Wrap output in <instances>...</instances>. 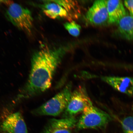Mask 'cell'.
I'll return each mask as SVG.
<instances>
[{
	"mask_svg": "<svg viewBox=\"0 0 133 133\" xmlns=\"http://www.w3.org/2000/svg\"><path fill=\"white\" fill-rule=\"evenodd\" d=\"M64 52L62 49L46 46L35 53L27 82L18 93L15 102L31 98L49 89Z\"/></svg>",
	"mask_w": 133,
	"mask_h": 133,
	"instance_id": "1",
	"label": "cell"
},
{
	"mask_svg": "<svg viewBox=\"0 0 133 133\" xmlns=\"http://www.w3.org/2000/svg\"><path fill=\"white\" fill-rule=\"evenodd\" d=\"M72 85L69 83L60 92L37 109L31 111L36 116H57L64 112L71 97Z\"/></svg>",
	"mask_w": 133,
	"mask_h": 133,
	"instance_id": "2",
	"label": "cell"
},
{
	"mask_svg": "<svg viewBox=\"0 0 133 133\" xmlns=\"http://www.w3.org/2000/svg\"><path fill=\"white\" fill-rule=\"evenodd\" d=\"M78 121L76 127L78 130L102 128L112 120L109 114L93 105L85 108Z\"/></svg>",
	"mask_w": 133,
	"mask_h": 133,
	"instance_id": "3",
	"label": "cell"
},
{
	"mask_svg": "<svg viewBox=\"0 0 133 133\" xmlns=\"http://www.w3.org/2000/svg\"><path fill=\"white\" fill-rule=\"evenodd\" d=\"M6 14L8 19L15 26L30 34L32 29L33 19L29 9L16 3H11L8 6Z\"/></svg>",
	"mask_w": 133,
	"mask_h": 133,
	"instance_id": "4",
	"label": "cell"
},
{
	"mask_svg": "<svg viewBox=\"0 0 133 133\" xmlns=\"http://www.w3.org/2000/svg\"><path fill=\"white\" fill-rule=\"evenodd\" d=\"M92 104L84 87L79 86L71 94L67 106L63 112L64 118L74 117Z\"/></svg>",
	"mask_w": 133,
	"mask_h": 133,
	"instance_id": "5",
	"label": "cell"
},
{
	"mask_svg": "<svg viewBox=\"0 0 133 133\" xmlns=\"http://www.w3.org/2000/svg\"><path fill=\"white\" fill-rule=\"evenodd\" d=\"M0 132L2 133H28L21 113H13L6 116L0 125Z\"/></svg>",
	"mask_w": 133,
	"mask_h": 133,
	"instance_id": "6",
	"label": "cell"
},
{
	"mask_svg": "<svg viewBox=\"0 0 133 133\" xmlns=\"http://www.w3.org/2000/svg\"><path fill=\"white\" fill-rule=\"evenodd\" d=\"M86 19L91 24L99 25L109 21L107 2L104 0L96 1L88 10Z\"/></svg>",
	"mask_w": 133,
	"mask_h": 133,
	"instance_id": "7",
	"label": "cell"
},
{
	"mask_svg": "<svg viewBox=\"0 0 133 133\" xmlns=\"http://www.w3.org/2000/svg\"><path fill=\"white\" fill-rule=\"evenodd\" d=\"M78 120L74 117L50 119L43 133H71Z\"/></svg>",
	"mask_w": 133,
	"mask_h": 133,
	"instance_id": "8",
	"label": "cell"
},
{
	"mask_svg": "<svg viewBox=\"0 0 133 133\" xmlns=\"http://www.w3.org/2000/svg\"><path fill=\"white\" fill-rule=\"evenodd\" d=\"M101 79L116 91L128 96H133V77L105 76Z\"/></svg>",
	"mask_w": 133,
	"mask_h": 133,
	"instance_id": "9",
	"label": "cell"
},
{
	"mask_svg": "<svg viewBox=\"0 0 133 133\" xmlns=\"http://www.w3.org/2000/svg\"><path fill=\"white\" fill-rule=\"evenodd\" d=\"M110 24L117 23L127 14L122 1H106Z\"/></svg>",
	"mask_w": 133,
	"mask_h": 133,
	"instance_id": "10",
	"label": "cell"
},
{
	"mask_svg": "<svg viewBox=\"0 0 133 133\" xmlns=\"http://www.w3.org/2000/svg\"><path fill=\"white\" fill-rule=\"evenodd\" d=\"M51 2H46L41 5L43 12L46 16L52 19L61 17L70 19L64 8L57 3Z\"/></svg>",
	"mask_w": 133,
	"mask_h": 133,
	"instance_id": "11",
	"label": "cell"
},
{
	"mask_svg": "<svg viewBox=\"0 0 133 133\" xmlns=\"http://www.w3.org/2000/svg\"><path fill=\"white\" fill-rule=\"evenodd\" d=\"M117 24L118 31L121 38L133 41V17L127 14Z\"/></svg>",
	"mask_w": 133,
	"mask_h": 133,
	"instance_id": "12",
	"label": "cell"
},
{
	"mask_svg": "<svg viewBox=\"0 0 133 133\" xmlns=\"http://www.w3.org/2000/svg\"><path fill=\"white\" fill-rule=\"evenodd\" d=\"M53 1L60 5L65 9L70 19L72 17H77L80 13L79 5L76 1Z\"/></svg>",
	"mask_w": 133,
	"mask_h": 133,
	"instance_id": "13",
	"label": "cell"
},
{
	"mask_svg": "<svg viewBox=\"0 0 133 133\" xmlns=\"http://www.w3.org/2000/svg\"><path fill=\"white\" fill-rule=\"evenodd\" d=\"M65 29L70 34L74 37H77L81 32V26L74 21L66 22L64 24Z\"/></svg>",
	"mask_w": 133,
	"mask_h": 133,
	"instance_id": "14",
	"label": "cell"
},
{
	"mask_svg": "<svg viewBox=\"0 0 133 133\" xmlns=\"http://www.w3.org/2000/svg\"><path fill=\"white\" fill-rule=\"evenodd\" d=\"M121 124L124 133H133V114L124 118Z\"/></svg>",
	"mask_w": 133,
	"mask_h": 133,
	"instance_id": "15",
	"label": "cell"
},
{
	"mask_svg": "<svg viewBox=\"0 0 133 133\" xmlns=\"http://www.w3.org/2000/svg\"><path fill=\"white\" fill-rule=\"evenodd\" d=\"M124 4L129 10L130 15L133 17V0L124 1Z\"/></svg>",
	"mask_w": 133,
	"mask_h": 133,
	"instance_id": "16",
	"label": "cell"
},
{
	"mask_svg": "<svg viewBox=\"0 0 133 133\" xmlns=\"http://www.w3.org/2000/svg\"><path fill=\"white\" fill-rule=\"evenodd\" d=\"M121 67H123L125 68L126 69H131L133 70V65H121Z\"/></svg>",
	"mask_w": 133,
	"mask_h": 133,
	"instance_id": "17",
	"label": "cell"
},
{
	"mask_svg": "<svg viewBox=\"0 0 133 133\" xmlns=\"http://www.w3.org/2000/svg\"><path fill=\"white\" fill-rule=\"evenodd\" d=\"M1 1H0V3H1Z\"/></svg>",
	"mask_w": 133,
	"mask_h": 133,
	"instance_id": "18",
	"label": "cell"
}]
</instances>
